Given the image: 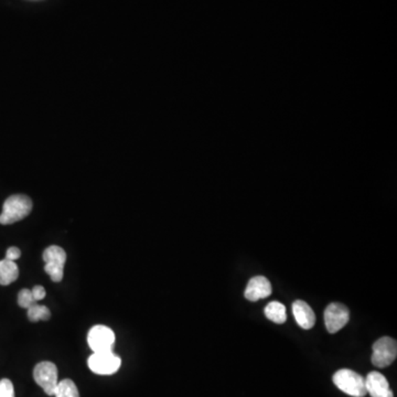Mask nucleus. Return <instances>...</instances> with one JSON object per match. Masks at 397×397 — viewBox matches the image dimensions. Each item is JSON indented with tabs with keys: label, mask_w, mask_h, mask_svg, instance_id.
Instances as JSON below:
<instances>
[{
	"label": "nucleus",
	"mask_w": 397,
	"mask_h": 397,
	"mask_svg": "<svg viewBox=\"0 0 397 397\" xmlns=\"http://www.w3.org/2000/svg\"><path fill=\"white\" fill-rule=\"evenodd\" d=\"M31 198L24 194L9 196L3 203V212L0 215V224L9 225L24 220L31 213Z\"/></svg>",
	"instance_id": "obj_1"
},
{
	"label": "nucleus",
	"mask_w": 397,
	"mask_h": 397,
	"mask_svg": "<svg viewBox=\"0 0 397 397\" xmlns=\"http://www.w3.org/2000/svg\"><path fill=\"white\" fill-rule=\"evenodd\" d=\"M334 383L340 391L352 397H364L366 392V379L355 371L342 368L334 375Z\"/></svg>",
	"instance_id": "obj_2"
},
{
	"label": "nucleus",
	"mask_w": 397,
	"mask_h": 397,
	"mask_svg": "<svg viewBox=\"0 0 397 397\" xmlns=\"http://www.w3.org/2000/svg\"><path fill=\"white\" fill-rule=\"evenodd\" d=\"M45 273L50 276L54 283H59L63 278L64 265L66 262V253L62 247L52 245L43 251Z\"/></svg>",
	"instance_id": "obj_3"
},
{
	"label": "nucleus",
	"mask_w": 397,
	"mask_h": 397,
	"mask_svg": "<svg viewBox=\"0 0 397 397\" xmlns=\"http://www.w3.org/2000/svg\"><path fill=\"white\" fill-rule=\"evenodd\" d=\"M397 357L396 340L383 336L381 339L374 342L372 363L376 368H384L391 366Z\"/></svg>",
	"instance_id": "obj_4"
},
{
	"label": "nucleus",
	"mask_w": 397,
	"mask_h": 397,
	"mask_svg": "<svg viewBox=\"0 0 397 397\" xmlns=\"http://www.w3.org/2000/svg\"><path fill=\"white\" fill-rule=\"evenodd\" d=\"M88 368L98 375H111L122 366V360L113 351L93 353L88 361Z\"/></svg>",
	"instance_id": "obj_5"
},
{
	"label": "nucleus",
	"mask_w": 397,
	"mask_h": 397,
	"mask_svg": "<svg viewBox=\"0 0 397 397\" xmlns=\"http://www.w3.org/2000/svg\"><path fill=\"white\" fill-rule=\"evenodd\" d=\"M33 377H35L36 383L40 387H42L45 394H48L49 396L54 395V391L59 383L58 368L56 364L48 362V361L39 363L33 371Z\"/></svg>",
	"instance_id": "obj_6"
},
{
	"label": "nucleus",
	"mask_w": 397,
	"mask_h": 397,
	"mask_svg": "<svg viewBox=\"0 0 397 397\" xmlns=\"http://www.w3.org/2000/svg\"><path fill=\"white\" fill-rule=\"evenodd\" d=\"M88 342L94 353L113 351L115 343L114 331L102 325L93 327L88 332Z\"/></svg>",
	"instance_id": "obj_7"
},
{
	"label": "nucleus",
	"mask_w": 397,
	"mask_h": 397,
	"mask_svg": "<svg viewBox=\"0 0 397 397\" xmlns=\"http://www.w3.org/2000/svg\"><path fill=\"white\" fill-rule=\"evenodd\" d=\"M350 320V311L344 304L332 302L325 310V323L330 334H336Z\"/></svg>",
	"instance_id": "obj_8"
},
{
	"label": "nucleus",
	"mask_w": 397,
	"mask_h": 397,
	"mask_svg": "<svg viewBox=\"0 0 397 397\" xmlns=\"http://www.w3.org/2000/svg\"><path fill=\"white\" fill-rule=\"evenodd\" d=\"M366 392L371 397H394L387 377L380 372H370L366 379Z\"/></svg>",
	"instance_id": "obj_9"
},
{
	"label": "nucleus",
	"mask_w": 397,
	"mask_h": 397,
	"mask_svg": "<svg viewBox=\"0 0 397 397\" xmlns=\"http://www.w3.org/2000/svg\"><path fill=\"white\" fill-rule=\"evenodd\" d=\"M272 285L270 281L264 276H256L251 278L245 289V298L249 302H258L265 299L272 295Z\"/></svg>",
	"instance_id": "obj_10"
},
{
	"label": "nucleus",
	"mask_w": 397,
	"mask_h": 397,
	"mask_svg": "<svg viewBox=\"0 0 397 397\" xmlns=\"http://www.w3.org/2000/svg\"><path fill=\"white\" fill-rule=\"evenodd\" d=\"M293 313H294L295 320L300 328L309 330L315 326V313L309 304L304 300H296L293 304Z\"/></svg>",
	"instance_id": "obj_11"
},
{
	"label": "nucleus",
	"mask_w": 397,
	"mask_h": 397,
	"mask_svg": "<svg viewBox=\"0 0 397 397\" xmlns=\"http://www.w3.org/2000/svg\"><path fill=\"white\" fill-rule=\"evenodd\" d=\"M19 277V268L13 260H0V285L8 286Z\"/></svg>",
	"instance_id": "obj_12"
},
{
	"label": "nucleus",
	"mask_w": 397,
	"mask_h": 397,
	"mask_svg": "<svg viewBox=\"0 0 397 397\" xmlns=\"http://www.w3.org/2000/svg\"><path fill=\"white\" fill-rule=\"evenodd\" d=\"M265 316L268 320L281 325L285 322L287 319L286 307L281 302H272L265 307Z\"/></svg>",
	"instance_id": "obj_13"
},
{
	"label": "nucleus",
	"mask_w": 397,
	"mask_h": 397,
	"mask_svg": "<svg viewBox=\"0 0 397 397\" xmlns=\"http://www.w3.org/2000/svg\"><path fill=\"white\" fill-rule=\"evenodd\" d=\"M54 396L56 397H79V389L75 382L71 380H62L59 382L56 385V391H54Z\"/></svg>",
	"instance_id": "obj_14"
},
{
	"label": "nucleus",
	"mask_w": 397,
	"mask_h": 397,
	"mask_svg": "<svg viewBox=\"0 0 397 397\" xmlns=\"http://www.w3.org/2000/svg\"><path fill=\"white\" fill-rule=\"evenodd\" d=\"M50 310L42 304H32L31 307L28 308V318L32 322H38V321H47L50 319Z\"/></svg>",
	"instance_id": "obj_15"
},
{
	"label": "nucleus",
	"mask_w": 397,
	"mask_h": 397,
	"mask_svg": "<svg viewBox=\"0 0 397 397\" xmlns=\"http://www.w3.org/2000/svg\"><path fill=\"white\" fill-rule=\"evenodd\" d=\"M37 304L35 298H33V295H32V291L29 289H22V290L19 291L18 295V304L20 307L28 308L31 307L32 304Z\"/></svg>",
	"instance_id": "obj_16"
},
{
	"label": "nucleus",
	"mask_w": 397,
	"mask_h": 397,
	"mask_svg": "<svg viewBox=\"0 0 397 397\" xmlns=\"http://www.w3.org/2000/svg\"><path fill=\"white\" fill-rule=\"evenodd\" d=\"M0 397H15V389L10 380L3 379L0 381Z\"/></svg>",
	"instance_id": "obj_17"
},
{
	"label": "nucleus",
	"mask_w": 397,
	"mask_h": 397,
	"mask_svg": "<svg viewBox=\"0 0 397 397\" xmlns=\"http://www.w3.org/2000/svg\"><path fill=\"white\" fill-rule=\"evenodd\" d=\"M20 256H22V251H20V249H19L18 247H9V249H7V251H6V260H13V262H15V260L20 258Z\"/></svg>",
	"instance_id": "obj_18"
},
{
	"label": "nucleus",
	"mask_w": 397,
	"mask_h": 397,
	"mask_svg": "<svg viewBox=\"0 0 397 397\" xmlns=\"http://www.w3.org/2000/svg\"><path fill=\"white\" fill-rule=\"evenodd\" d=\"M32 295H33V298H35L36 302H39V300H42L45 297V289L42 286H35L32 289Z\"/></svg>",
	"instance_id": "obj_19"
}]
</instances>
